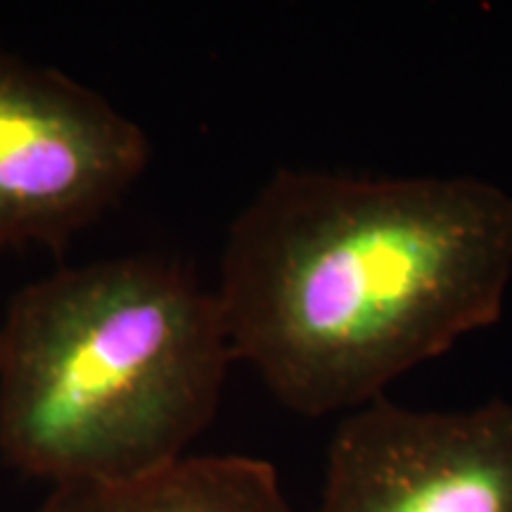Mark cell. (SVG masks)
Segmentation results:
<instances>
[{
  "label": "cell",
  "instance_id": "6da1fadb",
  "mask_svg": "<svg viewBox=\"0 0 512 512\" xmlns=\"http://www.w3.org/2000/svg\"><path fill=\"white\" fill-rule=\"evenodd\" d=\"M510 283L501 185L278 169L230 223L214 292L235 361L320 418L494 325Z\"/></svg>",
  "mask_w": 512,
  "mask_h": 512
},
{
  "label": "cell",
  "instance_id": "7a4b0ae2",
  "mask_svg": "<svg viewBox=\"0 0 512 512\" xmlns=\"http://www.w3.org/2000/svg\"><path fill=\"white\" fill-rule=\"evenodd\" d=\"M235 363L214 290L157 254L69 266L0 320V456L53 486L188 456Z\"/></svg>",
  "mask_w": 512,
  "mask_h": 512
},
{
  "label": "cell",
  "instance_id": "3957f363",
  "mask_svg": "<svg viewBox=\"0 0 512 512\" xmlns=\"http://www.w3.org/2000/svg\"><path fill=\"white\" fill-rule=\"evenodd\" d=\"M152 145L86 83L0 50V247L62 249L150 166Z\"/></svg>",
  "mask_w": 512,
  "mask_h": 512
},
{
  "label": "cell",
  "instance_id": "277c9868",
  "mask_svg": "<svg viewBox=\"0 0 512 512\" xmlns=\"http://www.w3.org/2000/svg\"><path fill=\"white\" fill-rule=\"evenodd\" d=\"M311 512H512V403L420 411L382 396L347 413Z\"/></svg>",
  "mask_w": 512,
  "mask_h": 512
},
{
  "label": "cell",
  "instance_id": "5b68a950",
  "mask_svg": "<svg viewBox=\"0 0 512 512\" xmlns=\"http://www.w3.org/2000/svg\"><path fill=\"white\" fill-rule=\"evenodd\" d=\"M36 512H294L273 465L249 456H185L126 482L53 486Z\"/></svg>",
  "mask_w": 512,
  "mask_h": 512
}]
</instances>
